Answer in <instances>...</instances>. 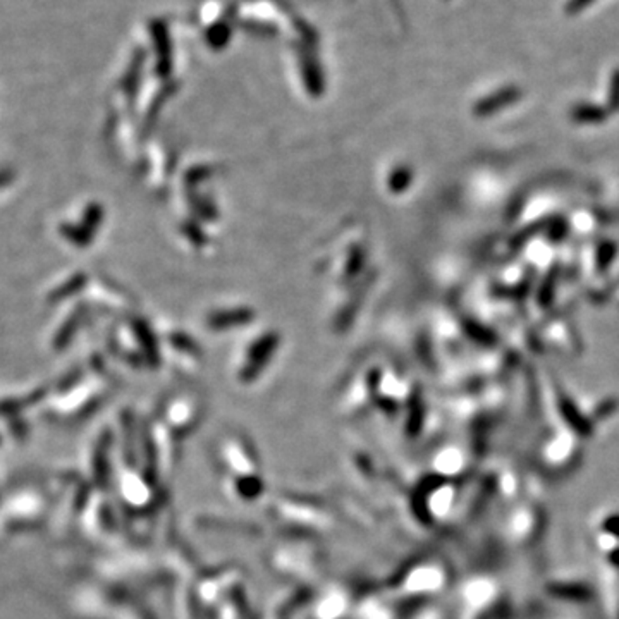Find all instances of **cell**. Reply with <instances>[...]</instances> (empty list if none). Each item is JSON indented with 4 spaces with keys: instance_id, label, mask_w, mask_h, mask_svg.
Masks as SVG:
<instances>
[{
    "instance_id": "cell-1",
    "label": "cell",
    "mask_w": 619,
    "mask_h": 619,
    "mask_svg": "<svg viewBox=\"0 0 619 619\" xmlns=\"http://www.w3.org/2000/svg\"><path fill=\"white\" fill-rule=\"evenodd\" d=\"M518 95H519V91L516 90V88H506V90H503L501 93L494 95V97L487 98L485 102H482V104H480L477 107V112L478 113L494 112L496 109H499V107H503V105H508V104H511V102H515L516 98H518Z\"/></svg>"
},
{
    "instance_id": "cell-2",
    "label": "cell",
    "mask_w": 619,
    "mask_h": 619,
    "mask_svg": "<svg viewBox=\"0 0 619 619\" xmlns=\"http://www.w3.org/2000/svg\"><path fill=\"white\" fill-rule=\"evenodd\" d=\"M604 117H606L604 111L592 107V105H578L573 109V119L580 120V123H599Z\"/></svg>"
},
{
    "instance_id": "cell-3",
    "label": "cell",
    "mask_w": 619,
    "mask_h": 619,
    "mask_svg": "<svg viewBox=\"0 0 619 619\" xmlns=\"http://www.w3.org/2000/svg\"><path fill=\"white\" fill-rule=\"evenodd\" d=\"M614 251H616V250H614L613 244H602V246H600L599 255H597V260H599V267H600V269H604V267L609 265V262H611V258H613Z\"/></svg>"
},
{
    "instance_id": "cell-4",
    "label": "cell",
    "mask_w": 619,
    "mask_h": 619,
    "mask_svg": "<svg viewBox=\"0 0 619 619\" xmlns=\"http://www.w3.org/2000/svg\"><path fill=\"white\" fill-rule=\"evenodd\" d=\"M611 107L619 109V71L614 75L611 83Z\"/></svg>"
}]
</instances>
